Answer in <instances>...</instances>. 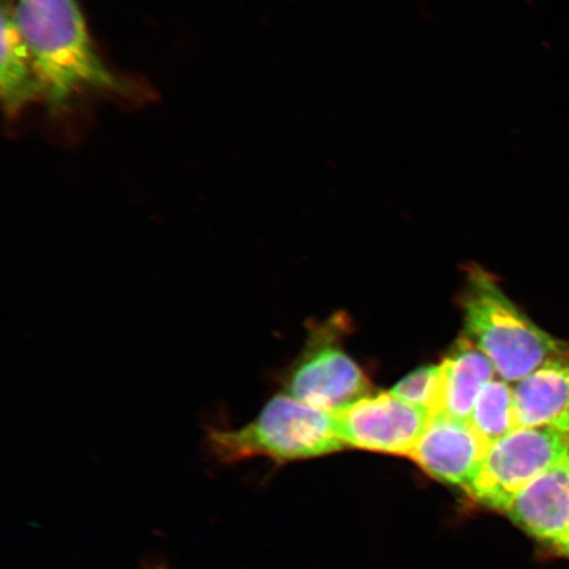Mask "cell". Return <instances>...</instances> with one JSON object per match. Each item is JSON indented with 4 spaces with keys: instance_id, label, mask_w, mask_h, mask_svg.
<instances>
[{
    "instance_id": "ba28073f",
    "label": "cell",
    "mask_w": 569,
    "mask_h": 569,
    "mask_svg": "<svg viewBox=\"0 0 569 569\" xmlns=\"http://www.w3.org/2000/svg\"><path fill=\"white\" fill-rule=\"evenodd\" d=\"M505 513L547 550L569 560V457L529 483Z\"/></svg>"
},
{
    "instance_id": "7a4b0ae2",
    "label": "cell",
    "mask_w": 569,
    "mask_h": 569,
    "mask_svg": "<svg viewBox=\"0 0 569 569\" xmlns=\"http://www.w3.org/2000/svg\"><path fill=\"white\" fill-rule=\"evenodd\" d=\"M461 298L466 336L488 356L500 379L518 382L549 361L568 358L569 345L533 325L487 270H469Z\"/></svg>"
},
{
    "instance_id": "30bf717a",
    "label": "cell",
    "mask_w": 569,
    "mask_h": 569,
    "mask_svg": "<svg viewBox=\"0 0 569 569\" xmlns=\"http://www.w3.org/2000/svg\"><path fill=\"white\" fill-rule=\"evenodd\" d=\"M446 415L469 422L481 390L495 380L496 369L467 336L457 340L442 362Z\"/></svg>"
},
{
    "instance_id": "3957f363",
    "label": "cell",
    "mask_w": 569,
    "mask_h": 569,
    "mask_svg": "<svg viewBox=\"0 0 569 569\" xmlns=\"http://www.w3.org/2000/svg\"><path fill=\"white\" fill-rule=\"evenodd\" d=\"M204 443L222 465L254 458L277 462L311 459L346 447L337 436L333 412L312 408L287 393L270 398L258 417L238 429L209 427Z\"/></svg>"
},
{
    "instance_id": "8fae6325",
    "label": "cell",
    "mask_w": 569,
    "mask_h": 569,
    "mask_svg": "<svg viewBox=\"0 0 569 569\" xmlns=\"http://www.w3.org/2000/svg\"><path fill=\"white\" fill-rule=\"evenodd\" d=\"M0 94L4 109L17 113L42 94L33 60L18 30L12 12L2 10V57H0Z\"/></svg>"
},
{
    "instance_id": "7c38bea8",
    "label": "cell",
    "mask_w": 569,
    "mask_h": 569,
    "mask_svg": "<svg viewBox=\"0 0 569 569\" xmlns=\"http://www.w3.org/2000/svg\"><path fill=\"white\" fill-rule=\"evenodd\" d=\"M469 423L490 446L518 429L515 389L502 379H495L481 390Z\"/></svg>"
},
{
    "instance_id": "52a82bcc",
    "label": "cell",
    "mask_w": 569,
    "mask_h": 569,
    "mask_svg": "<svg viewBox=\"0 0 569 569\" xmlns=\"http://www.w3.org/2000/svg\"><path fill=\"white\" fill-rule=\"evenodd\" d=\"M489 447L471 423L439 412L430 419L409 458L431 478L467 489Z\"/></svg>"
},
{
    "instance_id": "5b68a950",
    "label": "cell",
    "mask_w": 569,
    "mask_h": 569,
    "mask_svg": "<svg viewBox=\"0 0 569 569\" xmlns=\"http://www.w3.org/2000/svg\"><path fill=\"white\" fill-rule=\"evenodd\" d=\"M340 327L338 320L311 330L302 353L284 373L283 393L329 412L371 395V381L339 343Z\"/></svg>"
},
{
    "instance_id": "9c48e42d",
    "label": "cell",
    "mask_w": 569,
    "mask_h": 569,
    "mask_svg": "<svg viewBox=\"0 0 569 569\" xmlns=\"http://www.w3.org/2000/svg\"><path fill=\"white\" fill-rule=\"evenodd\" d=\"M513 389L519 427L569 432V356L547 362Z\"/></svg>"
},
{
    "instance_id": "4fadbf2b",
    "label": "cell",
    "mask_w": 569,
    "mask_h": 569,
    "mask_svg": "<svg viewBox=\"0 0 569 569\" xmlns=\"http://www.w3.org/2000/svg\"><path fill=\"white\" fill-rule=\"evenodd\" d=\"M390 391L405 402L431 412L432 417L439 415L445 408L443 366L419 368Z\"/></svg>"
},
{
    "instance_id": "8992f818",
    "label": "cell",
    "mask_w": 569,
    "mask_h": 569,
    "mask_svg": "<svg viewBox=\"0 0 569 569\" xmlns=\"http://www.w3.org/2000/svg\"><path fill=\"white\" fill-rule=\"evenodd\" d=\"M431 418V412L391 391L362 397L333 412L337 436L345 446L408 457Z\"/></svg>"
},
{
    "instance_id": "277c9868",
    "label": "cell",
    "mask_w": 569,
    "mask_h": 569,
    "mask_svg": "<svg viewBox=\"0 0 569 569\" xmlns=\"http://www.w3.org/2000/svg\"><path fill=\"white\" fill-rule=\"evenodd\" d=\"M569 457V432L552 427H518L489 447L466 489L483 507L507 510L540 475Z\"/></svg>"
},
{
    "instance_id": "6da1fadb",
    "label": "cell",
    "mask_w": 569,
    "mask_h": 569,
    "mask_svg": "<svg viewBox=\"0 0 569 569\" xmlns=\"http://www.w3.org/2000/svg\"><path fill=\"white\" fill-rule=\"evenodd\" d=\"M12 16L53 106L82 90L120 88L99 59L76 0H18Z\"/></svg>"
}]
</instances>
